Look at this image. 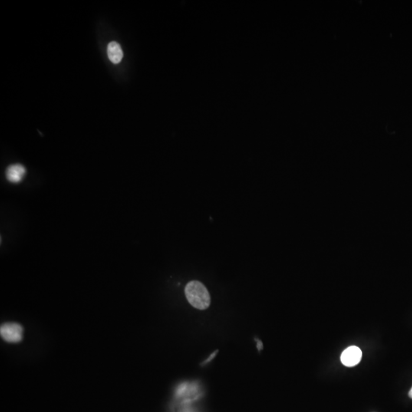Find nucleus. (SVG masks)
Instances as JSON below:
<instances>
[{
  "label": "nucleus",
  "instance_id": "423d86ee",
  "mask_svg": "<svg viewBox=\"0 0 412 412\" xmlns=\"http://www.w3.org/2000/svg\"><path fill=\"white\" fill-rule=\"evenodd\" d=\"M409 397L412 398V387L411 388L410 391H409Z\"/></svg>",
  "mask_w": 412,
  "mask_h": 412
},
{
  "label": "nucleus",
  "instance_id": "39448f33",
  "mask_svg": "<svg viewBox=\"0 0 412 412\" xmlns=\"http://www.w3.org/2000/svg\"><path fill=\"white\" fill-rule=\"evenodd\" d=\"M107 54L110 61L115 64H119L123 57V50L116 41H112L108 44Z\"/></svg>",
  "mask_w": 412,
  "mask_h": 412
},
{
  "label": "nucleus",
  "instance_id": "f257e3e1",
  "mask_svg": "<svg viewBox=\"0 0 412 412\" xmlns=\"http://www.w3.org/2000/svg\"><path fill=\"white\" fill-rule=\"evenodd\" d=\"M185 294L190 305L194 308L205 310L210 305V295L207 288L199 281L189 282L185 288Z\"/></svg>",
  "mask_w": 412,
  "mask_h": 412
},
{
  "label": "nucleus",
  "instance_id": "20e7f679",
  "mask_svg": "<svg viewBox=\"0 0 412 412\" xmlns=\"http://www.w3.org/2000/svg\"><path fill=\"white\" fill-rule=\"evenodd\" d=\"M26 173L27 170L25 166L20 163H15L7 168L5 176L7 180L10 183H19L23 180Z\"/></svg>",
  "mask_w": 412,
  "mask_h": 412
},
{
  "label": "nucleus",
  "instance_id": "7ed1b4c3",
  "mask_svg": "<svg viewBox=\"0 0 412 412\" xmlns=\"http://www.w3.org/2000/svg\"><path fill=\"white\" fill-rule=\"evenodd\" d=\"M362 358V351L359 347L351 346L347 347L341 354V363L346 367H352L357 365Z\"/></svg>",
  "mask_w": 412,
  "mask_h": 412
},
{
  "label": "nucleus",
  "instance_id": "f03ea898",
  "mask_svg": "<svg viewBox=\"0 0 412 412\" xmlns=\"http://www.w3.org/2000/svg\"><path fill=\"white\" fill-rule=\"evenodd\" d=\"M0 334L7 342L18 343L22 340L23 328L17 323H6L1 326Z\"/></svg>",
  "mask_w": 412,
  "mask_h": 412
}]
</instances>
